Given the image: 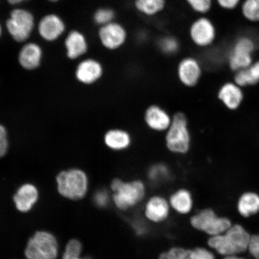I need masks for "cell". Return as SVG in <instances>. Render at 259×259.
<instances>
[{
  "label": "cell",
  "mask_w": 259,
  "mask_h": 259,
  "mask_svg": "<svg viewBox=\"0 0 259 259\" xmlns=\"http://www.w3.org/2000/svg\"><path fill=\"white\" fill-rule=\"evenodd\" d=\"M74 259H90V258H82L79 257V258H74Z\"/></svg>",
  "instance_id": "60d3db41"
},
{
  "label": "cell",
  "mask_w": 259,
  "mask_h": 259,
  "mask_svg": "<svg viewBox=\"0 0 259 259\" xmlns=\"http://www.w3.org/2000/svg\"><path fill=\"white\" fill-rule=\"evenodd\" d=\"M248 251L252 257L259 259V234L251 235Z\"/></svg>",
  "instance_id": "d6a6232c"
},
{
  "label": "cell",
  "mask_w": 259,
  "mask_h": 259,
  "mask_svg": "<svg viewBox=\"0 0 259 259\" xmlns=\"http://www.w3.org/2000/svg\"><path fill=\"white\" fill-rule=\"evenodd\" d=\"M218 97L226 108L235 111L241 106L244 93L241 87L235 82H226L220 87Z\"/></svg>",
  "instance_id": "2e32d148"
},
{
  "label": "cell",
  "mask_w": 259,
  "mask_h": 259,
  "mask_svg": "<svg viewBox=\"0 0 259 259\" xmlns=\"http://www.w3.org/2000/svg\"><path fill=\"white\" fill-rule=\"evenodd\" d=\"M219 8L226 11H232L239 5L241 0H214Z\"/></svg>",
  "instance_id": "d590c367"
},
{
  "label": "cell",
  "mask_w": 259,
  "mask_h": 259,
  "mask_svg": "<svg viewBox=\"0 0 259 259\" xmlns=\"http://www.w3.org/2000/svg\"><path fill=\"white\" fill-rule=\"evenodd\" d=\"M42 54L43 53L39 45L35 43H28L19 52V63L26 70H34L40 66Z\"/></svg>",
  "instance_id": "e0dca14e"
},
{
  "label": "cell",
  "mask_w": 259,
  "mask_h": 259,
  "mask_svg": "<svg viewBox=\"0 0 259 259\" xmlns=\"http://www.w3.org/2000/svg\"><path fill=\"white\" fill-rule=\"evenodd\" d=\"M93 20L99 27H102L116 20V13L112 8H100L94 14Z\"/></svg>",
  "instance_id": "83f0119b"
},
{
  "label": "cell",
  "mask_w": 259,
  "mask_h": 259,
  "mask_svg": "<svg viewBox=\"0 0 259 259\" xmlns=\"http://www.w3.org/2000/svg\"><path fill=\"white\" fill-rule=\"evenodd\" d=\"M187 37L194 48L205 50L215 43L218 30L208 15L196 16L188 26Z\"/></svg>",
  "instance_id": "277c9868"
},
{
  "label": "cell",
  "mask_w": 259,
  "mask_h": 259,
  "mask_svg": "<svg viewBox=\"0 0 259 259\" xmlns=\"http://www.w3.org/2000/svg\"><path fill=\"white\" fill-rule=\"evenodd\" d=\"M224 259H246L241 257L238 256V255H230V256H226Z\"/></svg>",
  "instance_id": "74e56055"
},
{
  "label": "cell",
  "mask_w": 259,
  "mask_h": 259,
  "mask_svg": "<svg viewBox=\"0 0 259 259\" xmlns=\"http://www.w3.org/2000/svg\"><path fill=\"white\" fill-rule=\"evenodd\" d=\"M173 115L163 106L157 103L148 105L143 115L146 127L157 134H164L170 127Z\"/></svg>",
  "instance_id": "7c38bea8"
},
{
  "label": "cell",
  "mask_w": 259,
  "mask_h": 259,
  "mask_svg": "<svg viewBox=\"0 0 259 259\" xmlns=\"http://www.w3.org/2000/svg\"><path fill=\"white\" fill-rule=\"evenodd\" d=\"M27 1V0H8V2L10 4L12 5H18L19 3Z\"/></svg>",
  "instance_id": "8d00e7d4"
},
{
  "label": "cell",
  "mask_w": 259,
  "mask_h": 259,
  "mask_svg": "<svg viewBox=\"0 0 259 259\" xmlns=\"http://www.w3.org/2000/svg\"><path fill=\"white\" fill-rule=\"evenodd\" d=\"M255 49V44L251 38L242 36L235 42L228 56V64L234 72L244 69L253 63L252 54Z\"/></svg>",
  "instance_id": "8fae6325"
},
{
  "label": "cell",
  "mask_w": 259,
  "mask_h": 259,
  "mask_svg": "<svg viewBox=\"0 0 259 259\" xmlns=\"http://www.w3.org/2000/svg\"><path fill=\"white\" fill-rule=\"evenodd\" d=\"M237 209L240 215L245 218L256 214L259 212V195L257 193L247 192L239 197Z\"/></svg>",
  "instance_id": "7402d4cb"
},
{
  "label": "cell",
  "mask_w": 259,
  "mask_h": 259,
  "mask_svg": "<svg viewBox=\"0 0 259 259\" xmlns=\"http://www.w3.org/2000/svg\"><path fill=\"white\" fill-rule=\"evenodd\" d=\"M156 47L163 56L172 57L177 56L181 50V42L176 35L171 34L161 35L157 38Z\"/></svg>",
  "instance_id": "603a6c76"
},
{
  "label": "cell",
  "mask_w": 259,
  "mask_h": 259,
  "mask_svg": "<svg viewBox=\"0 0 259 259\" xmlns=\"http://www.w3.org/2000/svg\"><path fill=\"white\" fill-rule=\"evenodd\" d=\"M28 259H56L58 243L56 238L47 232H37L29 240L25 249Z\"/></svg>",
  "instance_id": "8992f818"
},
{
  "label": "cell",
  "mask_w": 259,
  "mask_h": 259,
  "mask_svg": "<svg viewBox=\"0 0 259 259\" xmlns=\"http://www.w3.org/2000/svg\"><path fill=\"white\" fill-rule=\"evenodd\" d=\"M191 252L192 250L183 248H173L169 251L161 254L158 259H192Z\"/></svg>",
  "instance_id": "f546056e"
},
{
  "label": "cell",
  "mask_w": 259,
  "mask_h": 259,
  "mask_svg": "<svg viewBox=\"0 0 259 259\" xmlns=\"http://www.w3.org/2000/svg\"><path fill=\"white\" fill-rule=\"evenodd\" d=\"M6 28L16 41L24 42L30 37L34 27V18L27 10L14 9L6 21Z\"/></svg>",
  "instance_id": "ba28073f"
},
{
  "label": "cell",
  "mask_w": 259,
  "mask_h": 259,
  "mask_svg": "<svg viewBox=\"0 0 259 259\" xmlns=\"http://www.w3.org/2000/svg\"><path fill=\"white\" fill-rule=\"evenodd\" d=\"M57 182L58 192L68 199H82L88 190V178L85 172L80 170L61 171L57 177Z\"/></svg>",
  "instance_id": "5b68a950"
},
{
  "label": "cell",
  "mask_w": 259,
  "mask_h": 259,
  "mask_svg": "<svg viewBox=\"0 0 259 259\" xmlns=\"http://www.w3.org/2000/svg\"><path fill=\"white\" fill-rule=\"evenodd\" d=\"M65 24L59 16L55 14L45 16L38 26L40 36L48 41L58 39L65 31Z\"/></svg>",
  "instance_id": "9a60e30c"
},
{
  "label": "cell",
  "mask_w": 259,
  "mask_h": 259,
  "mask_svg": "<svg viewBox=\"0 0 259 259\" xmlns=\"http://www.w3.org/2000/svg\"><path fill=\"white\" fill-rule=\"evenodd\" d=\"M8 147L7 132L5 128L0 124V157L4 156L7 153Z\"/></svg>",
  "instance_id": "e575fe53"
},
{
  "label": "cell",
  "mask_w": 259,
  "mask_h": 259,
  "mask_svg": "<svg viewBox=\"0 0 259 259\" xmlns=\"http://www.w3.org/2000/svg\"><path fill=\"white\" fill-rule=\"evenodd\" d=\"M64 44L67 57L71 60L83 56L89 49L85 37L77 31H71L65 40Z\"/></svg>",
  "instance_id": "ffe728a7"
},
{
  "label": "cell",
  "mask_w": 259,
  "mask_h": 259,
  "mask_svg": "<svg viewBox=\"0 0 259 259\" xmlns=\"http://www.w3.org/2000/svg\"><path fill=\"white\" fill-rule=\"evenodd\" d=\"M194 228L211 236L223 234L232 226L231 220L226 218H220L213 210H201L191 219Z\"/></svg>",
  "instance_id": "30bf717a"
},
{
  "label": "cell",
  "mask_w": 259,
  "mask_h": 259,
  "mask_svg": "<svg viewBox=\"0 0 259 259\" xmlns=\"http://www.w3.org/2000/svg\"><path fill=\"white\" fill-rule=\"evenodd\" d=\"M103 141L106 147L114 152H124L134 144V138L127 130L121 127L109 129L105 133Z\"/></svg>",
  "instance_id": "4fadbf2b"
},
{
  "label": "cell",
  "mask_w": 259,
  "mask_h": 259,
  "mask_svg": "<svg viewBox=\"0 0 259 259\" xmlns=\"http://www.w3.org/2000/svg\"><path fill=\"white\" fill-rule=\"evenodd\" d=\"M94 201L97 206L104 208L108 205L110 201V196L108 191L105 189L97 191L94 196Z\"/></svg>",
  "instance_id": "1f68e13d"
},
{
  "label": "cell",
  "mask_w": 259,
  "mask_h": 259,
  "mask_svg": "<svg viewBox=\"0 0 259 259\" xmlns=\"http://www.w3.org/2000/svg\"><path fill=\"white\" fill-rule=\"evenodd\" d=\"M251 235L240 225H232L228 231L211 236L208 245L220 254L226 256L238 255L248 250Z\"/></svg>",
  "instance_id": "7a4b0ae2"
},
{
  "label": "cell",
  "mask_w": 259,
  "mask_h": 259,
  "mask_svg": "<svg viewBox=\"0 0 259 259\" xmlns=\"http://www.w3.org/2000/svg\"><path fill=\"white\" fill-rule=\"evenodd\" d=\"M38 193L36 187L30 184H26L21 186L14 196V202L16 208L19 211H29L36 203Z\"/></svg>",
  "instance_id": "d6986e66"
},
{
  "label": "cell",
  "mask_w": 259,
  "mask_h": 259,
  "mask_svg": "<svg viewBox=\"0 0 259 259\" xmlns=\"http://www.w3.org/2000/svg\"><path fill=\"white\" fill-rule=\"evenodd\" d=\"M112 198L119 209L125 210L140 202L145 196L146 186L141 180L124 181L116 178L112 181Z\"/></svg>",
  "instance_id": "3957f363"
},
{
  "label": "cell",
  "mask_w": 259,
  "mask_h": 259,
  "mask_svg": "<svg viewBox=\"0 0 259 259\" xmlns=\"http://www.w3.org/2000/svg\"><path fill=\"white\" fill-rule=\"evenodd\" d=\"M97 35L102 46L110 52L121 50L129 40L127 28L117 20L100 27Z\"/></svg>",
  "instance_id": "52a82bcc"
},
{
  "label": "cell",
  "mask_w": 259,
  "mask_h": 259,
  "mask_svg": "<svg viewBox=\"0 0 259 259\" xmlns=\"http://www.w3.org/2000/svg\"><path fill=\"white\" fill-rule=\"evenodd\" d=\"M192 259H215L211 252L203 248H197L191 252Z\"/></svg>",
  "instance_id": "836d02e7"
},
{
  "label": "cell",
  "mask_w": 259,
  "mask_h": 259,
  "mask_svg": "<svg viewBox=\"0 0 259 259\" xmlns=\"http://www.w3.org/2000/svg\"><path fill=\"white\" fill-rule=\"evenodd\" d=\"M171 175L170 167L163 162L152 164L147 171L148 181L155 186L167 182L171 178Z\"/></svg>",
  "instance_id": "484cf974"
},
{
  "label": "cell",
  "mask_w": 259,
  "mask_h": 259,
  "mask_svg": "<svg viewBox=\"0 0 259 259\" xmlns=\"http://www.w3.org/2000/svg\"><path fill=\"white\" fill-rule=\"evenodd\" d=\"M82 244L79 241L72 239L66 245L63 259H74L80 257Z\"/></svg>",
  "instance_id": "4dcf8cb0"
},
{
  "label": "cell",
  "mask_w": 259,
  "mask_h": 259,
  "mask_svg": "<svg viewBox=\"0 0 259 259\" xmlns=\"http://www.w3.org/2000/svg\"><path fill=\"white\" fill-rule=\"evenodd\" d=\"M234 82L239 87H245L256 85L259 83V60L250 66L236 72Z\"/></svg>",
  "instance_id": "cb8c5ba5"
},
{
  "label": "cell",
  "mask_w": 259,
  "mask_h": 259,
  "mask_svg": "<svg viewBox=\"0 0 259 259\" xmlns=\"http://www.w3.org/2000/svg\"><path fill=\"white\" fill-rule=\"evenodd\" d=\"M48 1H50L51 2H57L58 1H60V0H48Z\"/></svg>",
  "instance_id": "ab89813d"
},
{
  "label": "cell",
  "mask_w": 259,
  "mask_h": 259,
  "mask_svg": "<svg viewBox=\"0 0 259 259\" xmlns=\"http://www.w3.org/2000/svg\"><path fill=\"white\" fill-rule=\"evenodd\" d=\"M203 74L202 63L194 56H186L178 61L176 76L181 85L187 89H194L199 85Z\"/></svg>",
  "instance_id": "9c48e42d"
},
{
  "label": "cell",
  "mask_w": 259,
  "mask_h": 259,
  "mask_svg": "<svg viewBox=\"0 0 259 259\" xmlns=\"http://www.w3.org/2000/svg\"><path fill=\"white\" fill-rule=\"evenodd\" d=\"M2 27L1 24H0V37L2 36Z\"/></svg>",
  "instance_id": "f35d334b"
},
{
  "label": "cell",
  "mask_w": 259,
  "mask_h": 259,
  "mask_svg": "<svg viewBox=\"0 0 259 259\" xmlns=\"http://www.w3.org/2000/svg\"><path fill=\"white\" fill-rule=\"evenodd\" d=\"M104 68L99 61L93 58L83 60L77 67L76 76L80 82L88 84L95 83L102 78Z\"/></svg>",
  "instance_id": "5bb4252c"
},
{
  "label": "cell",
  "mask_w": 259,
  "mask_h": 259,
  "mask_svg": "<svg viewBox=\"0 0 259 259\" xmlns=\"http://www.w3.org/2000/svg\"><path fill=\"white\" fill-rule=\"evenodd\" d=\"M164 134V146L170 153L178 156L189 154L193 139L189 119L185 113H175L170 127Z\"/></svg>",
  "instance_id": "6da1fadb"
},
{
  "label": "cell",
  "mask_w": 259,
  "mask_h": 259,
  "mask_svg": "<svg viewBox=\"0 0 259 259\" xmlns=\"http://www.w3.org/2000/svg\"><path fill=\"white\" fill-rule=\"evenodd\" d=\"M184 2L196 16L208 15L215 3L214 0H184Z\"/></svg>",
  "instance_id": "4316f807"
},
{
  "label": "cell",
  "mask_w": 259,
  "mask_h": 259,
  "mask_svg": "<svg viewBox=\"0 0 259 259\" xmlns=\"http://www.w3.org/2000/svg\"><path fill=\"white\" fill-rule=\"evenodd\" d=\"M170 203L178 212H189L193 206L192 194L186 189H178L170 196Z\"/></svg>",
  "instance_id": "d4e9b609"
},
{
  "label": "cell",
  "mask_w": 259,
  "mask_h": 259,
  "mask_svg": "<svg viewBox=\"0 0 259 259\" xmlns=\"http://www.w3.org/2000/svg\"><path fill=\"white\" fill-rule=\"evenodd\" d=\"M169 214V205L163 197L155 196L146 205L145 215L152 222L163 221Z\"/></svg>",
  "instance_id": "44dd1931"
},
{
  "label": "cell",
  "mask_w": 259,
  "mask_h": 259,
  "mask_svg": "<svg viewBox=\"0 0 259 259\" xmlns=\"http://www.w3.org/2000/svg\"><path fill=\"white\" fill-rule=\"evenodd\" d=\"M132 5L139 15L146 18H153L165 11L167 0H132Z\"/></svg>",
  "instance_id": "ac0fdd59"
},
{
  "label": "cell",
  "mask_w": 259,
  "mask_h": 259,
  "mask_svg": "<svg viewBox=\"0 0 259 259\" xmlns=\"http://www.w3.org/2000/svg\"><path fill=\"white\" fill-rule=\"evenodd\" d=\"M243 16L248 21L259 22V0H245L241 6Z\"/></svg>",
  "instance_id": "f1b7e54d"
}]
</instances>
